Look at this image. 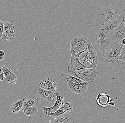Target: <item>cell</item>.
Segmentation results:
<instances>
[{"label":"cell","mask_w":125,"mask_h":123,"mask_svg":"<svg viewBox=\"0 0 125 123\" xmlns=\"http://www.w3.org/2000/svg\"><path fill=\"white\" fill-rule=\"evenodd\" d=\"M98 15L96 24L98 28L108 21L119 17H124L125 9L122 4H110L106 2L98 9Z\"/></svg>","instance_id":"6da1fadb"},{"label":"cell","mask_w":125,"mask_h":123,"mask_svg":"<svg viewBox=\"0 0 125 123\" xmlns=\"http://www.w3.org/2000/svg\"><path fill=\"white\" fill-rule=\"evenodd\" d=\"M97 64V54L93 47L76 54L70 63L80 68H96Z\"/></svg>","instance_id":"7a4b0ae2"},{"label":"cell","mask_w":125,"mask_h":123,"mask_svg":"<svg viewBox=\"0 0 125 123\" xmlns=\"http://www.w3.org/2000/svg\"><path fill=\"white\" fill-rule=\"evenodd\" d=\"M69 75L76 77L84 82L89 83L93 82L98 75L96 68H80L69 64L68 67Z\"/></svg>","instance_id":"3957f363"},{"label":"cell","mask_w":125,"mask_h":123,"mask_svg":"<svg viewBox=\"0 0 125 123\" xmlns=\"http://www.w3.org/2000/svg\"><path fill=\"white\" fill-rule=\"evenodd\" d=\"M124 46L120 42L113 41L105 50L101 51L105 60L109 63H117Z\"/></svg>","instance_id":"277c9868"},{"label":"cell","mask_w":125,"mask_h":123,"mask_svg":"<svg viewBox=\"0 0 125 123\" xmlns=\"http://www.w3.org/2000/svg\"><path fill=\"white\" fill-rule=\"evenodd\" d=\"M91 42L88 38L83 36L75 37L71 42L70 45L72 60L76 54L92 47Z\"/></svg>","instance_id":"5b68a950"},{"label":"cell","mask_w":125,"mask_h":123,"mask_svg":"<svg viewBox=\"0 0 125 123\" xmlns=\"http://www.w3.org/2000/svg\"><path fill=\"white\" fill-rule=\"evenodd\" d=\"M35 94L37 102L42 103L47 107L53 106L57 100V96L55 92L46 91L39 86L35 90Z\"/></svg>","instance_id":"8992f818"},{"label":"cell","mask_w":125,"mask_h":123,"mask_svg":"<svg viewBox=\"0 0 125 123\" xmlns=\"http://www.w3.org/2000/svg\"><path fill=\"white\" fill-rule=\"evenodd\" d=\"M96 35V44L100 51L104 50L113 42L108 35L101 28Z\"/></svg>","instance_id":"52a82bcc"},{"label":"cell","mask_w":125,"mask_h":123,"mask_svg":"<svg viewBox=\"0 0 125 123\" xmlns=\"http://www.w3.org/2000/svg\"><path fill=\"white\" fill-rule=\"evenodd\" d=\"M74 109V107L72 104L66 102L64 103L61 107L54 113H47L46 115L50 116L53 119L64 117L70 120Z\"/></svg>","instance_id":"ba28073f"},{"label":"cell","mask_w":125,"mask_h":123,"mask_svg":"<svg viewBox=\"0 0 125 123\" xmlns=\"http://www.w3.org/2000/svg\"><path fill=\"white\" fill-rule=\"evenodd\" d=\"M15 32V28L11 21L4 22L1 39L5 42H10L14 38Z\"/></svg>","instance_id":"9c48e42d"},{"label":"cell","mask_w":125,"mask_h":123,"mask_svg":"<svg viewBox=\"0 0 125 123\" xmlns=\"http://www.w3.org/2000/svg\"><path fill=\"white\" fill-rule=\"evenodd\" d=\"M57 96V99L53 106L50 107H47L43 106L42 109L43 113L45 114L50 113H54L58 110L64 104V97L61 92H55Z\"/></svg>","instance_id":"30bf717a"},{"label":"cell","mask_w":125,"mask_h":123,"mask_svg":"<svg viewBox=\"0 0 125 123\" xmlns=\"http://www.w3.org/2000/svg\"><path fill=\"white\" fill-rule=\"evenodd\" d=\"M125 19L124 17H119L108 21L102 25L100 28L107 33L112 32L115 28L121 25Z\"/></svg>","instance_id":"8fae6325"},{"label":"cell","mask_w":125,"mask_h":123,"mask_svg":"<svg viewBox=\"0 0 125 123\" xmlns=\"http://www.w3.org/2000/svg\"><path fill=\"white\" fill-rule=\"evenodd\" d=\"M108 35L113 41L120 42L121 40L125 38V25L123 22Z\"/></svg>","instance_id":"7c38bea8"},{"label":"cell","mask_w":125,"mask_h":123,"mask_svg":"<svg viewBox=\"0 0 125 123\" xmlns=\"http://www.w3.org/2000/svg\"><path fill=\"white\" fill-rule=\"evenodd\" d=\"M68 87L75 94L85 92L88 89L89 83L84 82L81 83H74L69 81L67 82Z\"/></svg>","instance_id":"4fadbf2b"},{"label":"cell","mask_w":125,"mask_h":123,"mask_svg":"<svg viewBox=\"0 0 125 123\" xmlns=\"http://www.w3.org/2000/svg\"><path fill=\"white\" fill-rule=\"evenodd\" d=\"M39 86L46 91L55 92L57 88V83L51 78L47 77L40 82Z\"/></svg>","instance_id":"5bb4252c"},{"label":"cell","mask_w":125,"mask_h":123,"mask_svg":"<svg viewBox=\"0 0 125 123\" xmlns=\"http://www.w3.org/2000/svg\"><path fill=\"white\" fill-rule=\"evenodd\" d=\"M96 101L98 105L101 107H107L110 105L112 100L109 95L105 93H101L97 95Z\"/></svg>","instance_id":"9a60e30c"},{"label":"cell","mask_w":125,"mask_h":123,"mask_svg":"<svg viewBox=\"0 0 125 123\" xmlns=\"http://www.w3.org/2000/svg\"><path fill=\"white\" fill-rule=\"evenodd\" d=\"M1 69L4 72L6 81L9 84L15 85L16 81L18 78L15 74L13 73L10 69H9L5 66H2Z\"/></svg>","instance_id":"2e32d148"},{"label":"cell","mask_w":125,"mask_h":123,"mask_svg":"<svg viewBox=\"0 0 125 123\" xmlns=\"http://www.w3.org/2000/svg\"><path fill=\"white\" fill-rule=\"evenodd\" d=\"M23 99H20L17 100L12 104L10 108V111L11 113L14 114L20 111L23 107Z\"/></svg>","instance_id":"e0dca14e"},{"label":"cell","mask_w":125,"mask_h":123,"mask_svg":"<svg viewBox=\"0 0 125 123\" xmlns=\"http://www.w3.org/2000/svg\"><path fill=\"white\" fill-rule=\"evenodd\" d=\"M22 112L29 117L36 114L38 112L37 107L35 106L31 107H23Z\"/></svg>","instance_id":"ac0fdd59"},{"label":"cell","mask_w":125,"mask_h":123,"mask_svg":"<svg viewBox=\"0 0 125 123\" xmlns=\"http://www.w3.org/2000/svg\"><path fill=\"white\" fill-rule=\"evenodd\" d=\"M35 100L33 99H27L24 100L23 102V107H31L35 106Z\"/></svg>","instance_id":"d6986e66"},{"label":"cell","mask_w":125,"mask_h":123,"mask_svg":"<svg viewBox=\"0 0 125 123\" xmlns=\"http://www.w3.org/2000/svg\"><path fill=\"white\" fill-rule=\"evenodd\" d=\"M66 81H67V82L70 81L74 83H81L84 82L83 81L79 79L78 78L69 75L66 78Z\"/></svg>","instance_id":"ffe728a7"},{"label":"cell","mask_w":125,"mask_h":123,"mask_svg":"<svg viewBox=\"0 0 125 123\" xmlns=\"http://www.w3.org/2000/svg\"><path fill=\"white\" fill-rule=\"evenodd\" d=\"M70 120L67 118L64 117H59V118H55L54 121V123H70Z\"/></svg>","instance_id":"44dd1931"},{"label":"cell","mask_w":125,"mask_h":123,"mask_svg":"<svg viewBox=\"0 0 125 123\" xmlns=\"http://www.w3.org/2000/svg\"><path fill=\"white\" fill-rule=\"evenodd\" d=\"M37 0H21L23 4L27 5H31L36 2Z\"/></svg>","instance_id":"7402d4cb"},{"label":"cell","mask_w":125,"mask_h":123,"mask_svg":"<svg viewBox=\"0 0 125 123\" xmlns=\"http://www.w3.org/2000/svg\"><path fill=\"white\" fill-rule=\"evenodd\" d=\"M119 60H122L125 62V45H124L122 49Z\"/></svg>","instance_id":"603a6c76"},{"label":"cell","mask_w":125,"mask_h":123,"mask_svg":"<svg viewBox=\"0 0 125 123\" xmlns=\"http://www.w3.org/2000/svg\"><path fill=\"white\" fill-rule=\"evenodd\" d=\"M4 22L0 20V38H1L3 31Z\"/></svg>","instance_id":"cb8c5ba5"},{"label":"cell","mask_w":125,"mask_h":123,"mask_svg":"<svg viewBox=\"0 0 125 123\" xmlns=\"http://www.w3.org/2000/svg\"><path fill=\"white\" fill-rule=\"evenodd\" d=\"M5 76L4 74V72L2 69H0V81H2L4 79Z\"/></svg>","instance_id":"d4e9b609"},{"label":"cell","mask_w":125,"mask_h":123,"mask_svg":"<svg viewBox=\"0 0 125 123\" xmlns=\"http://www.w3.org/2000/svg\"><path fill=\"white\" fill-rule=\"evenodd\" d=\"M5 59V53L3 50H0V61Z\"/></svg>","instance_id":"484cf974"},{"label":"cell","mask_w":125,"mask_h":123,"mask_svg":"<svg viewBox=\"0 0 125 123\" xmlns=\"http://www.w3.org/2000/svg\"><path fill=\"white\" fill-rule=\"evenodd\" d=\"M120 43L121 44H123V45H125V38H123L122 39L120 42Z\"/></svg>","instance_id":"4316f807"},{"label":"cell","mask_w":125,"mask_h":123,"mask_svg":"<svg viewBox=\"0 0 125 123\" xmlns=\"http://www.w3.org/2000/svg\"><path fill=\"white\" fill-rule=\"evenodd\" d=\"M110 105L112 106H113V107H115V105L114 102H113V101H112L111 102V104H110Z\"/></svg>","instance_id":"83f0119b"},{"label":"cell","mask_w":125,"mask_h":123,"mask_svg":"<svg viewBox=\"0 0 125 123\" xmlns=\"http://www.w3.org/2000/svg\"><path fill=\"white\" fill-rule=\"evenodd\" d=\"M123 23H124V24H125V19H124V20H123Z\"/></svg>","instance_id":"f1b7e54d"},{"label":"cell","mask_w":125,"mask_h":123,"mask_svg":"<svg viewBox=\"0 0 125 123\" xmlns=\"http://www.w3.org/2000/svg\"><path fill=\"white\" fill-rule=\"evenodd\" d=\"M124 18H125V16H124Z\"/></svg>","instance_id":"f546056e"}]
</instances>
